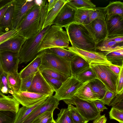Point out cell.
I'll list each match as a JSON object with an SVG mask.
<instances>
[{
    "label": "cell",
    "mask_w": 123,
    "mask_h": 123,
    "mask_svg": "<svg viewBox=\"0 0 123 123\" xmlns=\"http://www.w3.org/2000/svg\"><path fill=\"white\" fill-rule=\"evenodd\" d=\"M36 1V4L27 13L17 30L18 34L26 39L42 30L48 13L47 0Z\"/></svg>",
    "instance_id": "1"
},
{
    "label": "cell",
    "mask_w": 123,
    "mask_h": 123,
    "mask_svg": "<svg viewBox=\"0 0 123 123\" xmlns=\"http://www.w3.org/2000/svg\"><path fill=\"white\" fill-rule=\"evenodd\" d=\"M64 27L72 46L84 50L96 51V44L83 25L73 23Z\"/></svg>",
    "instance_id": "2"
},
{
    "label": "cell",
    "mask_w": 123,
    "mask_h": 123,
    "mask_svg": "<svg viewBox=\"0 0 123 123\" xmlns=\"http://www.w3.org/2000/svg\"><path fill=\"white\" fill-rule=\"evenodd\" d=\"M69 42L67 32L63 27L53 25L50 26L43 37L38 52L53 48H66L69 46Z\"/></svg>",
    "instance_id": "3"
},
{
    "label": "cell",
    "mask_w": 123,
    "mask_h": 123,
    "mask_svg": "<svg viewBox=\"0 0 123 123\" xmlns=\"http://www.w3.org/2000/svg\"><path fill=\"white\" fill-rule=\"evenodd\" d=\"M50 26H47L32 37L26 39L19 52V64H26L36 57L42 40Z\"/></svg>",
    "instance_id": "4"
},
{
    "label": "cell",
    "mask_w": 123,
    "mask_h": 123,
    "mask_svg": "<svg viewBox=\"0 0 123 123\" xmlns=\"http://www.w3.org/2000/svg\"><path fill=\"white\" fill-rule=\"evenodd\" d=\"M37 55L41 59V66L57 71L69 77L71 76L70 62L44 50L39 52Z\"/></svg>",
    "instance_id": "5"
},
{
    "label": "cell",
    "mask_w": 123,
    "mask_h": 123,
    "mask_svg": "<svg viewBox=\"0 0 123 123\" xmlns=\"http://www.w3.org/2000/svg\"><path fill=\"white\" fill-rule=\"evenodd\" d=\"M89 65L97 79L103 83L109 90L117 94V88L118 76L114 74L107 65L91 63Z\"/></svg>",
    "instance_id": "6"
},
{
    "label": "cell",
    "mask_w": 123,
    "mask_h": 123,
    "mask_svg": "<svg viewBox=\"0 0 123 123\" xmlns=\"http://www.w3.org/2000/svg\"><path fill=\"white\" fill-rule=\"evenodd\" d=\"M67 104L75 105L79 113L86 121L94 120L100 115L92 102L83 100L74 96L70 99L63 100Z\"/></svg>",
    "instance_id": "7"
},
{
    "label": "cell",
    "mask_w": 123,
    "mask_h": 123,
    "mask_svg": "<svg viewBox=\"0 0 123 123\" xmlns=\"http://www.w3.org/2000/svg\"><path fill=\"white\" fill-rule=\"evenodd\" d=\"M83 83L75 77L71 76L62 83L60 87L55 91L54 96L59 101L70 99L74 96L77 89Z\"/></svg>",
    "instance_id": "8"
},
{
    "label": "cell",
    "mask_w": 123,
    "mask_h": 123,
    "mask_svg": "<svg viewBox=\"0 0 123 123\" xmlns=\"http://www.w3.org/2000/svg\"><path fill=\"white\" fill-rule=\"evenodd\" d=\"M12 29L17 30L21 22L36 3V0H15Z\"/></svg>",
    "instance_id": "9"
},
{
    "label": "cell",
    "mask_w": 123,
    "mask_h": 123,
    "mask_svg": "<svg viewBox=\"0 0 123 123\" xmlns=\"http://www.w3.org/2000/svg\"><path fill=\"white\" fill-rule=\"evenodd\" d=\"M27 91L49 97L52 95L55 91L44 77L39 69L36 73L31 86Z\"/></svg>",
    "instance_id": "10"
},
{
    "label": "cell",
    "mask_w": 123,
    "mask_h": 123,
    "mask_svg": "<svg viewBox=\"0 0 123 123\" xmlns=\"http://www.w3.org/2000/svg\"><path fill=\"white\" fill-rule=\"evenodd\" d=\"M85 60L89 64L91 63L107 65L111 64L103 53L96 51H89L79 49L74 46L66 48Z\"/></svg>",
    "instance_id": "11"
},
{
    "label": "cell",
    "mask_w": 123,
    "mask_h": 123,
    "mask_svg": "<svg viewBox=\"0 0 123 123\" xmlns=\"http://www.w3.org/2000/svg\"><path fill=\"white\" fill-rule=\"evenodd\" d=\"M83 25L96 45L108 37L106 25L105 21L96 19L88 24Z\"/></svg>",
    "instance_id": "12"
},
{
    "label": "cell",
    "mask_w": 123,
    "mask_h": 123,
    "mask_svg": "<svg viewBox=\"0 0 123 123\" xmlns=\"http://www.w3.org/2000/svg\"><path fill=\"white\" fill-rule=\"evenodd\" d=\"M19 52L0 51V61L4 72L8 74L18 72Z\"/></svg>",
    "instance_id": "13"
},
{
    "label": "cell",
    "mask_w": 123,
    "mask_h": 123,
    "mask_svg": "<svg viewBox=\"0 0 123 123\" xmlns=\"http://www.w3.org/2000/svg\"><path fill=\"white\" fill-rule=\"evenodd\" d=\"M59 101L53 95L48 97L43 103L35 108L22 123H31L36 118L44 112L58 109Z\"/></svg>",
    "instance_id": "14"
},
{
    "label": "cell",
    "mask_w": 123,
    "mask_h": 123,
    "mask_svg": "<svg viewBox=\"0 0 123 123\" xmlns=\"http://www.w3.org/2000/svg\"><path fill=\"white\" fill-rule=\"evenodd\" d=\"M12 96L23 106H32L43 99L49 96L28 91L14 92Z\"/></svg>",
    "instance_id": "15"
},
{
    "label": "cell",
    "mask_w": 123,
    "mask_h": 123,
    "mask_svg": "<svg viewBox=\"0 0 123 123\" xmlns=\"http://www.w3.org/2000/svg\"><path fill=\"white\" fill-rule=\"evenodd\" d=\"M76 10V9L66 3L61 9L55 19L53 25L64 27L74 23Z\"/></svg>",
    "instance_id": "16"
},
{
    "label": "cell",
    "mask_w": 123,
    "mask_h": 123,
    "mask_svg": "<svg viewBox=\"0 0 123 123\" xmlns=\"http://www.w3.org/2000/svg\"><path fill=\"white\" fill-rule=\"evenodd\" d=\"M108 37L123 35V17L117 15L105 20Z\"/></svg>",
    "instance_id": "17"
},
{
    "label": "cell",
    "mask_w": 123,
    "mask_h": 123,
    "mask_svg": "<svg viewBox=\"0 0 123 123\" xmlns=\"http://www.w3.org/2000/svg\"><path fill=\"white\" fill-rule=\"evenodd\" d=\"M26 39L18 34L0 45V51L19 52Z\"/></svg>",
    "instance_id": "18"
},
{
    "label": "cell",
    "mask_w": 123,
    "mask_h": 123,
    "mask_svg": "<svg viewBox=\"0 0 123 123\" xmlns=\"http://www.w3.org/2000/svg\"><path fill=\"white\" fill-rule=\"evenodd\" d=\"M123 48V43H117L108 37L96 45V51L102 53L105 55L107 54Z\"/></svg>",
    "instance_id": "19"
},
{
    "label": "cell",
    "mask_w": 123,
    "mask_h": 123,
    "mask_svg": "<svg viewBox=\"0 0 123 123\" xmlns=\"http://www.w3.org/2000/svg\"><path fill=\"white\" fill-rule=\"evenodd\" d=\"M70 65L71 76L75 77L90 68L85 60L77 55L70 62Z\"/></svg>",
    "instance_id": "20"
},
{
    "label": "cell",
    "mask_w": 123,
    "mask_h": 123,
    "mask_svg": "<svg viewBox=\"0 0 123 123\" xmlns=\"http://www.w3.org/2000/svg\"><path fill=\"white\" fill-rule=\"evenodd\" d=\"M87 82L84 83L77 90L74 96L82 100L90 102L99 100L95 96Z\"/></svg>",
    "instance_id": "21"
},
{
    "label": "cell",
    "mask_w": 123,
    "mask_h": 123,
    "mask_svg": "<svg viewBox=\"0 0 123 123\" xmlns=\"http://www.w3.org/2000/svg\"><path fill=\"white\" fill-rule=\"evenodd\" d=\"M15 4V0H14L6 10L0 23V28L2 29L3 31L5 30L6 32L12 29L13 19Z\"/></svg>",
    "instance_id": "22"
},
{
    "label": "cell",
    "mask_w": 123,
    "mask_h": 123,
    "mask_svg": "<svg viewBox=\"0 0 123 123\" xmlns=\"http://www.w3.org/2000/svg\"><path fill=\"white\" fill-rule=\"evenodd\" d=\"M68 0H58L56 4L48 12L42 30L47 27L53 25L54 21L63 5Z\"/></svg>",
    "instance_id": "23"
},
{
    "label": "cell",
    "mask_w": 123,
    "mask_h": 123,
    "mask_svg": "<svg viewBox=\"0 0 123 123\" xmlns=\"http://www.w3.org/2000/svg\"><path fill=\"white\" fill-rule=\"evenodd\" d=\"M41 65V59L37 55L35 59L19 73L21 79L36 73L39 69Z\"/></svg>",
    "instance_id": "24"
},
{
    "label": "cell",
    "mask_w": 123,
    "mask_h": 123,
    "mask_svg": "<svg viewBox=\"0 0 123 123\" xmlns=\"http://www.w3.org/2000/svg\"><path fill=\"white\" fill-rule=\"evenodd\" d=\"M19 104L12 96H6L0 98V111H11L16 113L19 109Z\"/></svg>",
    "instance_id": "25"
},
{
    "label": "cell",
    "mask_w": 123,
    "mask_h": 123,
    "mask_svg": "<svg viewBox=\"0 0 123 123\" xmlns=\"http://www.w3.org/2000/svg\"><path fill=\"white\" fill-rule=\"evenodd\" d=\"M88 84L94 95L99 100L108 90L103 83L97 78L89 82Z\"/></svg>",
    "instance_id": "26"
},
{
    "label": "cell",
    "mask_w": 123,
    "mask_h": 123,
    "mask_svg": "<svg viewBox=\"0 0 123 123\" xmlns=\"http://www.w3.org/2000/svg\"><path fill=\"white\" fill-rule=\"evenodd\" d=\"M47 98L43 99L32 106L27 107L23 106L19 108L18 111L16 113L13 123H22L25 118L35 108L43 103Z\"/></svg>",
    "instance_id": "27"
},
{
    "label": "cell",
    "mask_w": 123,
    "mask_h": 123,
    "mask_svg": "<svg viewBox=\"0 0 123 123\" xmlns=\"http://www.w3.org/2000/svg\"><path fill=\"white\" fill-rule=\"evenodd\" d=\"M107 12L106 18L119 15L123 17V3L120 1H110L105 7Z\"/></svg>",
    "instance_id": "28"
},
{
    "label": "cell",
    "mask_w": 123,
    "mask_h": 123,
    "mask_svg": "<svg viewBox=\"0 0 123 123\" xmlns=\"http://www.w3.org/2000/svg\"><path fill=\"white\" fill-rule=\"evenodd\" d=\"M44 50L47 52L69 62L72 60L76 55L69 50L63 48H53Z\"/></svg>",
    "instance_id": "29"
},
{
    "label": "cell",
    "mask_w": 123,
    "mask_h": 123,
    "mask_svg": "<svg viewBox=\"0 0 123 123\" xmlns=\"http://www.w3.org/2000/svg\"><path fill=\"white\" fill-rule=\"evenodd\" d=\"M105 56L107 60L112 64L123 66V48L110 52Z\"/></svg>",
    "instance_id": "30"
},
{
    "label": "cell",
    "mask_w": 123,
    "mask_h": 123,
    "mask_svg": "<svg viewBox=\"0 0 123 123\" xmlns=\"http://www.w3.org/2000/svg\"><path fill=\"white\" fill-rule=\"evenodd\" d=\"M106 15L107 12L105 7H96L93 8L92 11L89 14L86 25L96 19H100L105 21Z\"/></svg>",
    "instance_id": "31"
},
{
    "label": "cell",
    "mask_w": 123,
    "mask_h": 123,
    "mask_svg": "<svg viewBox=\"0 0 123 123\" xmlns=\"http://www.w3.org/2000/svg\"><path fill=\"white\" fill-rule=\"evenodd\" d=\"M93 9L84 8L76 10L74 23L83 25H86L89 14Z\"/></svg>",
    "instance_id": "32"
},
{
    "label": "cell",
    "mask_w": 123,
    "mask_h": 123,
    "mask_svg": "<svg viewBox=\"0 0 123 123\" xmlns=\"http://www.w3.org/2000/svg\"><path fill=\"white\" fill-rule=\"evenodd\" d=\"M7 79L9 85L14 92L20 91L21 79L18 72L8 74Z\"/></svg>",
    "instance_id": "33"
},
{
    "label": "cell",
    "mask_w": 123,
    "mask_h": 123,
    "mask_svg": "<svg viewBox=\"0 0 123 123\" xmlns=\"http://www.w3.org/2000/svg\"><path fill=\"white\" fill-rule=\"evenodd\" d=\"M67 3L77 10L81 8H93L96 5L89 0H68Z\"/></svg>",
    "instance_id": "34"
},
{
    "label": "cell",
    "mask_w": 123,
    "mask_h": 123,
    "mask_svg": "<svg viewBox=\"0 0 123 123\" xmlns=\"http://www.w3.org/2000/svg\"><path fill=\"white\" fill-rule=\"evenodd\" d=\"M39 70L41 73L45 74L50 76L61 81L63 82L65 81L69 76L57 71L46 68L41 66Z\"/></svg>",
    "instance_id": "35"
},
{
    "label": "cell",
    "mask_w": 123,
    "mask_h": 123,
    "mask_svg": "<svg viewBox=\"0 0 123 123\" xmlns=\"http://www.w3.org/2000/svg\"><path fill=\"white\" fill-rule=\"evenodd\" d=\"M8 74L4 72L0 75V92L3 94L10 93L12 95L14 92L9 85Z\"/></svg>",
    "instance_id": "36"
},
{
    "label": "cell",
    "mask_w": 123,
    "mask_h": 123,
    "mask_svg": "<svg viewBox=\"0 0 123 123\" xmlns=\"http://www.w3.org/2000/svg\"><path fill=\"white\" fill-rule=\"evenodd\" d=\"M75 77L83 83L90 81L97 78L96 74L90 67Z\"/></svg>",
    "instance_id": "37"
},
{
    "label": "cell",
    "mask_w": 123,
    "mask_h": 123,
    "mask_svg": "<svg viewBox=\"0 0 123 123\" xmlns=\"http://www.w3.org/2000/svg\"><path fill=\"white\" fill-rule=\"evenodd\" d=\"M68 109L70 116L74 123H87L86 120L81 116L76 107L72 105H68Z\"/></svg>",
    "instance_id": "38"
},
{
    "label": "cell",
    "mask_w": 123,
    "mask_h": 123,
    "mask_svg": "<svg viewBox=\"0 0 123 123\" xmlns=\"http://www.w3.org/2000/svg\"><path fill=\"white\" fill-rule=\"evenodd\" d=\"M16 113L11 111H0V123H13Z\"/></svg>",
    "instance_id": "39"
},
{
    "label": "cell",
    "mask_w": 123,
    "mask_h": 123,
    "mask_svg": "<svg viewBox=\"0 0 123 123\" xmlns=\"http://www.w3.org/2000/svg\"><path fill=\"white\" fill-rule=\"evenodd\" d=\"M54 111H48L44 112L36 118L31 123H50L54 120Z\"/></svg>",
    "instance_id": "40"
},
{
    "label": "cell",
    "mask_w": 123,
    "mask_h": 123,
    "mask_svg": "<svg viewBox=\"0 0 123 123\" xmlns=\"http://www.w3.org/2000/svg\"><path fill=\"white\" fill-rule=\"evenodd\" d=\"M56 123H74L71 118L68 109L62 108L57 114Z\"/></svg>",
    "instance_id": "41"
},
{
    "label": "cell",
    "mask_w": 123,
    "mask_h": 123,
    "mask_svg": "<svg viewBox=\"0 0 123 123\" xmlns=\"http://www.w3.org/2000/svg\"><path fill=\"white\" fill-rule=\"evenodd\" d=\"M109 114L110 119L115 120L119 123H123V110L112 107Z\"/></svg>",
    "instance_id": "42"
},
{
    "label": "cell",
    "mask_w": 123,
    "mask_h": 123,
    "mask_svg": "<svg viewBox=\"0 0 123 123\" xmlns=\"http://www.w3.org/2000/svg\"><path fill=\"white\" fill-rule=\"evenodd\" d=\"M36 73L21 79L20 91H27L31 86L33 78Z\"/></svg>",
    "instance_id": "43"
},
{
    "label": "cell",
    "mask_w": 123,
    "mask_h": 123,
    "mask_svg": "<svg viewBox=\"0 0 123 123\" xmlns=\"http://www.w3.org/2000/svg\"><path fill=\"white\" fill-rule=\"evenodd\" d=\"M109 106L123 110V93L117 94L112 100Z\"/></svg>",
    "instance_id": "44"
},
{
    "label": "cell",
    "mask_w": 123,
    "mask_h": 123,
    "mask_svg": "<svg viewBox=\"0 0 123 123\" xmlns=\"http://www.w3.org/2000/svg\"><path fill=\"white\" fill-rule=\"evenodd\" d=\"M42 73L43 76L52 86L55 91L60 87L62 83L61 81L52 77L45 74Z\"/></svg>",
    "instance_id": "45"
},
{
    "label": "cell",
    "mask_w": 123,
    "mask_h": 123,
    "mask_svg": "<svg viewBox=\"0 0 123 123\" xmlns=\"http://www.w3.org/2000/svg\"><path fill=\"white\" fill-rule=\"evenodd\" d=\"M14 0H0V23L6 11Z\"/></svg>",
    "instance_id": "46"
},
{
    "label": "cell",
    "mask_w": 123,
    "mask_h": 123,
    "mask_svg": "<svg viewBox=\"0 0 123 123\" xmlns=\"http://www.w3.org/2000/svg\"><path fill=\"white\" fill-rule=\"evenodd\" d=\"M18 33L17 30L14 29L5 32L0 36V45L16 35Z\"/></svg>",
    "instance_id": "47"
},
{
    "label": "cell",
    "mask_w": 123,
    "mask_h": 123,
    "mask_svg": "<svg viewBox=\"0 0 123 123\" xmlns=\"http://www.w3.org/2000/svg\"><path fill=\"white\" fill-rule=\"evenodd\" d=\"M116 95L113 92L108 90L106 92L103 98L100 100L104 105L109 106L111 101Z\"/></svg>",
    "instance_id": "48"
},
{
    "label": "cell",
    "mask_w": 123,
    "mask_h": 123,
    "mask_svg": "<svg viewBox=\"0 0 123 123\" xmlns=\"http://www.w3.org/2000/svg\"><path fill=\"white\" fill-rule=\"evenodd\" d=\"M117 94L123 93V66L121 68L118 76L117 88Z\"/></svg>",
    "instance_id": "49"
},
{
    "label": "cell",
    "mask_w": 123,
    "mask_h": 123,
    "mask_svg": "<svg viewBox=\"0 0 123 123\" xmlns=\"http://www.w3.org/2000/svg\"><path fill=\"white\" fill-rule=\"evenodd\" d=\"M92 102L95 105L98 112H101L105 109H108V108L105 106V105L100 100H95Z\"/></svg>",
    "instance_id": "50"
},
{
    "label": "cell",
    "mask_w": 123,
    "mask_h": 123,
    "mask_svg": "<svg viewBox=\"0 0 123 123\" xmlns=\"http://www.w3.org/2000/svg\"><path fill=\"white\" fill-rule=\"evenodd\" d=\"M107 67L110 69L115 74L118 76L121 67H120L113 64L107 65Z\"/></svg>",
    "instance_id": "51"
},
{
    "label": "cell",
    "mask_w": 123,
    "mask_h": 123,
    "mask_svg": "<svg viewBox=\"0 0 123 123\" xmlns=\"http://www.w3.org/2000/svg\"><path fill=\"white\" fill-rule=\"evenodd\" d=\"M108 37L112 40L117 43H123V35H116Z\"/></svg>",
    "instance_id": "52"
},
{
    "label": "cell",
    "mask_w": 123,
    "mask_h": 123,
    "mask_svg": "<svg viewBox=\"0 0 123 123\" xmlns=\"http://www.w3.org/2000/svg\"><path fill=\"white\" fill-rule=\"evenodd\" d=\"M107 120L105 114L100 115L94 120L93 123H106Z\"/></svg>",
    "instance_id": "53"
},
{
    "label": "cell",
    "mask_w": 123,
    "mask_h": 123,
    "mask_svg": "<svg viewBox=\"0 0 123 123\" xmlns=\"http://www.w3.org/2000/svg\"><path fill=\"white\" fill-rule=\"evenodd\" d=\"M58 0H49L48 2V11L51 9L56 4Z\"/></svg>",
    "instance_id": "54"
},
{
    "label": "cell",
    "mask_w": 123,
    "mask_h": 123,
    "mask_svg": "<svg viewBox=\"0 0 123 123\" xmlns=\"http://www.w3.org/2000/svg\"><path fill=\"white\" fill-rule=\"evenodd\" d=\"M4 71L3 69L0 61V75L2 74Z\"/></svg>",
    "instance_id": "55"
},
{
    "label": "cell",
    "mask_w": 123,
    "mask_h": 123,
    "mask_svg": "<svg viewBox=\"0 0 123 123\" xmlns=\"http://www.w3.org/2000/svg\"><path fill=\"white\" fill-rule=\"evenodd\" d=\"M6 96L0 92V98H4Z\"/></svg>",
    "instance_id": "56"
},
{
    "label": "cell",
    "mask_w": 123,
    "mask_h": 123,
    "mask_svg": "<svg viewBox=\"0 0 123 123\" xmlns=\"http://www.w3.org/2000/svg\"><path fill=\"white\" fill-rule=\"evenodd\" d=\"M5 32L3 31L2 29L0 28V36L3 34Z\"/></svg>",
    "instance_id": "57"
},
{
    "label": "cell",
    "mask_w": 123,
    "mask_h": 123,
    "mask_svg": "<svg viewBox=\"0 0 123 123\" xmlns=\"http://www.w3.org/2000/svg\"><path fill=\"white\" fill-rule=\"evenodd\" d=\"M50 123H56L55 121L54 120Z\"/></svg>",
    "instance_id": "58"
}]
</instances>
